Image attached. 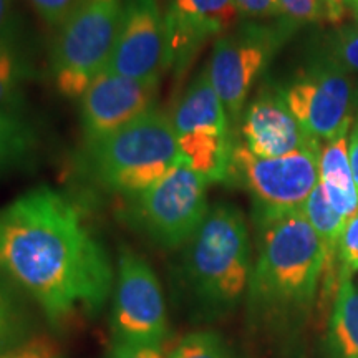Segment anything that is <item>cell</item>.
Masks as SVG:
<instances>
[{
    "label": "cell",
    "instance_id": "obj_1",
    "mask_svg": "<svg viewBox=\"0 0 358 358\" xmlns=\"http://www.w3.org/2000/svg\"><path fill=\"white\" fill-rule=\"evenodd\" d=\"M0 271L55 324L101 310L115 287L108 250L77 204L50 186L0 209Z\"/></svg>",
    "mask_w": 358,
    "mask_h": 358
},
{
    "label": "cell",
    "instance_id": "obj_2",
    "mask_svg": "<svg viewBox=\"0 0 358 358\" xmlns=\"http://www.w3.org/2000/svg\"><path fill=\"white\" fill-rule=\"evenodd\" d=\"M256 224L249 307L264 322L287 324L310 308L329 254L302 209L256 214Z\"/></svg>",
    "mask_w": 358,
    "mask_h": 358
},
{
    "label": "cell",
    "instance_id": "obj_3",
    "mask_svg": "<svg viewBox=\"0 0 358 358\" xmlns=\"http://www.w3.org/2000/svg\"><path fill=\"white\" fill-rule=\"evenodd\" d=\"M250 272L244 214L229 203L214 204L179 257L176 282L182 302L194 317H221L243 299Z\"/></svg>",
    "mask_w": 358,
    "mask_h": 358
},
{
    "label": "cell",
    "instance_id": "obj_4",
    "mask_svg": "<svg viewBox=\"0 0 358 358\" xmlns=\"http://www.w3.org/2000/svg\"><path fill=\"white\" fill-rule=\"evenodd\" d=\"M181 161L171 116L156 108L83 145L82 151L85 174L103 189L123 198L153 186Z\"/></svg>",
    "mask_w": 358,
    "mask_h": 358
},
{
    "label": "cell",
    "instance_id": "obj_5",
    "mask_svg": "<svg viewBox=\"0 0 358 358\" xmlns=\"http://www.w3.org/2000/svg\"><path fill=\"white\" fill-rule=\"evenodd\" d=\"M123 0H78L58 27L52 47V73L69 98L83 96L105 71L122 24Z\"/></svg>",
    "mask_w": 358,
    "mask_h": 358
},
{
    "label": "cell",
    "instance_id": "obj_6",
    "mask_svg": "<svg viewBox=\"0 0 358 358\" xmlns=\"http://www.w3.org/2000/svg\"><path fill=\"white\" fill-rule=\"evenodd\" d=\"M208 186L203 174L181 161L153 186L124 198V219L158 248H185L208 216Z\"/></svg>",
    "mask_w": 358,
    "mask_h": 358
},
{
    "label": "cell",
    "instance_id": "obj_7",
    "mask_svg": "<svg viewBox=\"0 0 358 358\" xmlns=\"http://www.w3.org/2000/svg\"><path fill=\"white\" fill-rule=\"evenodd\" d=\"M320 143H313L282 158H259L236 143L227 181L252 194L254 214L299 211L320 182Z\"/></svg>",
    "mask_w": 358,
    "mask_h": 358
},
{
    "label": "cell",
    "instance_id": "obj_8",
    "mask_svg": "<svg viewBox=\"0 0 358 358\" xmlns=\"http://www.w3.org/2000/svg\"><path fill=\"white\" fill-rule=\"evenodd\" d=\"M280 90L290 113L315 141L332 143L352 128L357 83L324 57H317L302 75Z\"/></svg>",
    "mask_w": 358,
    "mask_h": 358
},
{
    "label": "cell",
    "instance_id": "obj_9",
    "mask_svg": "<svg viewBox=\"0 0 358 358\" xmlns=\"http://www.w3.org/2000/svg\"><path fill=\"white\" fill-rule=\"evenodd\" d=\"M166 330V307L158 277L140 254L123 245L118 254L111 312L113 343L161 347Z\"/></svg>",
    "mask_w": 358,
    "mask_h": 358
},
{
    "label": "cell",
    "instance_id": "obj_10",
    "mask_svg": "<svg viewBox=\"0 0 358 358\" xmlns=\"http://www.w3.org/2000/svg\"><path fill=\"white\" fill-rule=\"evenodd\" d=\"M289 34L280 24L277 27L249 24L216 40L208 71L232 123L243 116L250 88Z\"/></svg>",
    "mask_w": 358,
    "mask_h": 358
},
{
    "label": "cell",
    "instance_id": "obj_11",
    "mask_svg": "<svg viewBox=\"0 0 358 358\" xmlns=\"http://www.w3.org/2000/svg\"><path fill=\"white\" fill-rule=\"evenodd\" d=\"M105 71L159 82L168 71L166 20L156 0H124L122 24Z\"/></svg>",
    "mask_w": 358,
    "mask_h": 358
},
{
    "label": "cell",
    "instance_id": "obj_12",
    "mask_svg": "<svg viewBox=\"0 0 358 358\" xmlns=\"http://www.w3.org/2000/svg\"><path fill=\"white\" fill-rule=\"evenodd\" d=\"M158 85L159 82H143L103 71L82 96L83 145L100 140L153 110Z\"/></svg>",
    "mask_w": 358,
    "mask_h": 358
},
{
    "label": "cell",
    "instance_id": "obj_13",
    "mask_svg": "<svg viewBox=\"0 0 358 358\" xmlns=\"http://www.w3.org/2000/svg\"><path fill=\"white\" fill-rule=\"evenodd\" d=\"M239 15L234 0H173L164 15L168 32V70L181 77L203 45L222 35Z\"/></svg>",
    "mask_w": 358,
    "mask_h": 358
},
{
    "label": "cell",
    "instance_id": "obj_14",
    "mask_svg": "<svg viewBox=\"0 0 358 358\" xmlns=\"http://www.w3.org/2000/svg\"><path fill=\"white\" fill-rule=\"evenodd\" d=\"M244 145L259 158H282L313 145V138L303 131L290 113L280 88H264L243 115Z\"/></svg>",
    "mask_w": 358,
    "mask_h": 358
},
{
    "label": "cell",
    "instance_id": "obj_15",
    "mask_svg": "<svg viewBox=\"0 0 358 358\" xmlns=\"http://www.w3.org/2000/svg\"><path fill=\"white\" fill-rule=\"evenodd\" d=\"M171 122L178 136L198 131L231 133V120L213 87L208 65L182 93L171 115Z\"/></svg>",
    "mask_w": 358,
    "mask_h": 358
},
{
    "label": "cell",
    "instance_id": "obj_16",
    "mask_svg": "<svg viewBox=\"0 0 358 358\" xmlns=\"http://www.w3.org/2000/svg\"><path fill=\"white\" fill-rule=\"evenodd\" d=\"M320 185L327 198L343 217L358 214V189L353 181L348 158V140L345 136L327 143L320 155Z\"/></svg>",
    "mask_w": 358,
    "mask_h": 358
},
{
    "label": "cell",
    "instance_id": "obj_17",
    "mask_svg": "<svg viewBox=\"0 0 358 358\" xmlns=\"http://www.w3.org/2000/svg\"><path fill=\"white\" fill-rule=\"evenodd\" d=\"M332 342L340 358H358V285L342 271L332 313Z\"/></svg>",
    "mask_w": 358,
    "mask_h": 358
},
{
    "label": "cell",
    "instance_id": "obj_18",
    "mask_svg": "<svg viewBox=\"0 0 358 358\" xmlns=\"http://www.w3.org/2000/svg\"><path fill=\"white\" fill-rule=\"evenodd\" d=\"M35 146L32 124L13 110L0 108V176L24 166L35 155Z\"/></svg>",
    "mask_w": 358,
    "mask_h": 358
},
{
    "label": "cell",
    "instance_id": "obj_19",
    "mask_svg": "<svg viewBox=\"0 0 358 358\" xmlns=\"http://www.w3.org/2000/svg\"><path fill=\"white\" fill-rule=\"evenodd\" d=\"M302 213L306 214L307 221L310 222L313 231L324 243L327 254H332L338 249L340 237L343 234L348 219L343 217L337 209L330 204L327 198L324 186L317 185L303 204Z\"/></svg>",
    "mask_w": 358,
    "mask_h": 358
},
{
    "label": "cell",
    "instance_id": "obj_20",
    "mask_svg": "<svg viewBox=\"0 0 358 358\" xmlns=\"http://www.w3.org/2000/svg\"><path fill=\"white\" fill-rule=\"evenodd\" d=\"M19 38L0 43V108L13 110L19 103L22 83L30 75L22 50L17 43Z\"/></svg>",
    "mask_w": 358,
    "mask_h": 358
},
{
    "label": "cell",
    "instance_id": "obj_21",
    "mask_svg": "<svg viewBox=\"0 0 358 358\" xmlns=\"http://www.w3.org/2000/svg\"><path fill=\"white\" fill-rule=\"evenodd\" d=\"M320 57L338 66L350 77L358 75V22L338 27L327 35Z\"/></svg>",
    "mask_w": 358,
    "mask_h": 358
},
{
    "label": "cell",
    "instance_id": "obj_22",
    "mask_svg": "<svg viewBox=\"0 0 358 358\" xmlns=\"http://www.w3.org/2000/svg\"><path fill=\"white\" fill-rule=\"evenodd\" d=\"M168 358H232L221 337L213 332H192L174 347Z\"/></svg>",
    "mask_w": 358,
    "mask_h": 358
},
{
    "label": "cell",
    "instance_id": "obj_23",
    "mask_svg": "<svg viewBox=\"0 0 358 358\" xmlns=\"http://www.w3.org/2000/svg\"><path fill=\"white\" fill-rule=\"evenodd\" d=\"M280 25L292 32L295 27L322 20L320 0H279Z\"/></svg>",
    "mask_w": 358,
    "mask_h": 358
},
{
    "label": "cell",
    "instance_id": "obj_24",
    "mask_svg": "<svg viewBox=\"0 0 358 358\" xmlns=\"http://www.w3.org/2000/svg\"><path fill=\"white\" fill-rule=\"evenodd\" d=\"M340 259L343 264V272L358 271V214L348 219L343 234L338 243Z\"/></svg>",
    "mask_w": 358,
    "mask_h": 358
},
{
    "label": "cell",
    "instance_id": "obj_25",
    "mask_svg": "<svg viewBox=\"0 0 358 358\" xmlns=\"http://www.w3.org/2000/svg\"><path fill=\"white\" fill-rule=\"evenodd\" d=\"M78 0H30L35 12L52 27H60Z\"/></svg>",
    "mask_w": 358,
    "mask_h": 358
},
{
    "label": "cell",
    "instance_id": "obj_26",
    "mask_svg": "<svg viewBox=\"0 0 358 358\" xmlns=\"http://www.w3.org/2000/svg\"><path fill=\"white\" fill-rule=\"evenodd\" d=\"M237 12L249 19L279 15V0H234Z\"/></svg>",
    "mask_w": 358,
    "mask_h": 358
},
{
    "label": "cell",
    "instance_id": "obj_27",
    "mask_svg": "<svg viewBox=\"0 0 358 358\" xmlns=\"http://www.w3.org/2000/svg\"><path fill=\"white\" fill-rule=\"evenodd\" d=\"M12 38H19L15 0H0V43Z\"/></svg>",
    "mask_w": 358,
    "mask_h": 358
},
{
    "label": "cell",
    "instance_id": "obj_28",
    "mask_svg": "<svg viewBox=\"0 0 358 358\" xmlns=\"http://www.w3.org/2000/svg\"><path fill=\"white\" fill-rule=\"evenodd\" d=\"M358 0H320L322 20L340 24L345 19L347 12L353 10Z\"/></svg>",
    "mask_w": 358,
    "mask_h": 358
},
{
    "label": "cell",
    "instance_id": "obj_29",
    "mask_svg": "<svg viewBox=\"0 0 358 358\" xmlns=\"http://www.w3.org/2000/svg\"><path fill=\"white\" fill-rule=\"evenodd\" d=\"M0 358H52V347L45 340H35L2 353Z\"/></svg>",
    "mask_w": 358,
    "mask_h": 358
},
{
    "label": "cell",
    "instance_id": "obj_30",
    "mask_svg": "<svg viewBox=\"0 0 358 358\" xmlns=\"http://www.w3.org/2000/svg\"><path fill=\"white\" fill-rule=\"evenodd\" d=\"M108 358H168L161 347H131L113 343Z\"/></svg>",
    "mask_w": 358,
    "mask_h": 358
},
{
    "label": "cell",
    "instance_id": "obj_31",
    "mask_svg": "<svg viewBox=\"0 0 358 358\" xmlns=\"http://www.w3.org/2000/svg\"><path fill=\"white\" fill-rule=\"evenodd\" d=\"M348 158H350V168L353 174V181L358 189V111L355 115L352 124V133L350 140H348Z\"/></svg>",
    "mask_w": 358,
    "mask_h": 358
},
{
    "label": "cell",
    "instance_id": "obj_32",
    "mask_svg": "<svg viewBox=\"0 0 358 358\" xmlns=\"http://www.w3.org/2000/svg\"><path fill=\"white\" fill-rule=\"evenodd\" d=\"M12 334V313L10 306L0 307V350L7 343L8 337Z\"/></svg>",
    "mask_w": 358,
    "mask_h": 358
},
{
    "label": "cell",
    "instance_id": "obj_33",
    "mask_svg": "<svg viewBox=\"0 0 358 358\" xmlns=\"http://www.w3.org/2000/svg\"><path fill=\"white\" fill-rule=\"evenodd\" d=\"M6 306H10V303H8L7 297H6V295H3L2 290H0V307H6Z\"/></svg>",
    "mask_w": 358,
    "mask_h": 358
},
{
    "label": "cell",
    "instance_id": "obj_34",
    "mask_svg": "<svg viewBox=\"0 0 358 358\" xmlns=\"http://www.w3.org/2000/svg\"><path fill=\"white\" fill-rule=\"evenodd\" d=\"M353 15H355V19H357V22H358V2H357V6L355 7H353Z\"/></svg>",
    "mask_w": 358,
    "mask_h": 358
},
{
    "label": "cell",
    "instance_id": "obj_35",
    "mask_svg": "<svg viewBox=\"0 0 358 358\" xmlns=\"http://www.w3.org/2000/svg\"><path fill=\"white\" fill-rule=\"evenodd\" d=\"M357 111H358V82H357Z\"/></svg>",
    "mask_w": 358,
    "mask_h": 358
}]
</instances>
